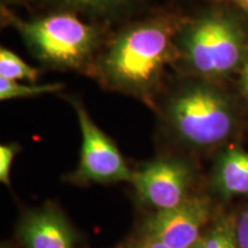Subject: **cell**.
Returning a JSON list of instances; mask_svg holds the SVG:
<instances>
[{
    "label": "cell",
    "mask_w": 248,
    "mask_h": 248,
    "mask_svg": "<svg viewBox=\"0 0 248 248\" xmlns=\"http://www.w3.org/2000/svg\"><path fill=\"white\" fill-rule=\"evenodd\" d=\"M33 0H0L1 7L6 8L12 7V6H27Z\"/></svg>",
    "instance_id": "18"
},
{
    "label": "cell",
    "mask_w": 248,
    "mask_h": 248,
    "mask_svg": "<svg viewBox=\"0 0 248 248\" xmlns=\"http://www.w3.org/2000/svg\"><path fill=\"white\" fill-rule=\"evenodd\" d=\"M1 248H9V247H7V246H2Z\"/></svg>",
    "instance_id": "20"
},
{
    "label": "cell",
    "mask_w": 248,
    "mask_h": 248,
    "mask_svg": "<svg viewBox=\"0 0 248 248\" xmlns=\"http://www.w3.org/2000/svg\"><path fill=\"white\" fill-rule=\"evenodd\" d=\"M232 1H233L240 9H243L244 12L248 13V0H232Z\"/></svg>",
    "instance_id": "19"
},
{
    "label": "cell",
    "mask_w": 248,
    "mask_h": 248,
    "mask_svg": "<svg viewBox=\"0 0 248 248\" xmlns=\"http://www.w3.org/2000/svg\"><path fill=\"white\" fill-rule=\"evenodd\" d=\"M213 185L223 198L248 195V151L233 146L216 161Z\"/></svg>",
    "instance_id": "9"
},
{
    "label": "cell",
    "mask_w": 248,
    "mask_h": 248,
    "mask_svg": "<svg viewBox=\"0 0 248 248\" xmlns=\"http://www.w3.org/2000/svg\"><path fill=\"white\" fill-rule=\"evenodd\" d=\"M185 20L162 12L125 24L105 39L88 75L104 88L152 101L167 68L175 66L176 36Z\"/></svg>",
    "instance_id": "1"
},
{
    "label": "cell",
    "mask_w": 248,
    "mask_h": 248,
    "mask_svg": "<svg viewBox=\"0 0 248 248\" xmlns=\"http://www.w3.org/2000/svg\"><path fill=\"white\" fill-rule=\"evenodd\" d=\"M237 239L240 248H248V207L237 218Z\"/></svg>",
    "instance_id": "15"
},
{
    "label": "cell",
    "mask_w": 248,
    "mask_h": 248,
    "mask_svg": "<svg viewBox=\"0 0 248 248\" xmlns=\"http://www.w3.org/2000/svg\"><path fill=\"white\" fill-rule=\"evenodd\" d=\"M63 89L61 83H46V84H24L18 80H12L0 77V99L11 100V99L30 98L37 95L55 93Z\"/></svg>",
    "instance_id": "12"
},
{
    "label": "cell",
    "mask_w": 248,
    "mask_h": 248,
    "mask_svg": "<svg viewBox=\"0 0 248 248\" xmlns=\"http://www.w3.org/2000/svg\"><path fill=\"white\" fill-rule=\"evenodd\" d=\"M53 11L70 12L88 16L102 26L133 13L142 0H42Z\"/></svg>",
    "instance_id": "10"
},
{
    "label": "cell",
    "mask_w": 248,
    "mask_h": 248,
    "mask_svg": "<svg viewBox=\"0 0 248 248\" xmlns=\"http://www.w3.org/2000/svg\"><path fill=\"white\" fill-rule=\"evenodd\" d=\"M243 89L248 100V53L243 64Z\"/></svg>",
    "instance_id": "17"
},
{
    "label": "cell",
    "mask_w": 248,
    "mask_h": 248,
    "mask_svg": "<svg viewBox=\"0 0 248 248\" xmlns=\"http://www.w3.org/2000/svg\"><path fill=\"white\" fill-rule=\"evenodd\" d=\"M82 133L78 168L74 177L79 182H131L132 172L111 139L93 122L82 102L71 99Z\"/></svg>",
    "instance_id": "5"
},
{
    "label": "cell",
    "mask_w": 248,
    "mask_h": 248,
    "mask_svg": "<svg viewBox=\"0 0 248 248\" xmlns=\"http://www.w3.org/2000/svg\"><path fill=\"white\" fill-rule=\"evenodd\" d=\"M163 116L172 135L193 148L222 144L235 126L233 106L225 93L212 80L188 76L166 99Z\"/></svg>",
    "instance_id": "4"
},
{
    "label": "cell",
    "mask_w": 248,
    "mask_h": 248,
    "mask_svg": "<svg viewBox=\"0 0 248 248\" xmlns=\"http://www.w3.org/2000/svg\"><path fill=\"white\" fill-rule=\"evenodd\" d=\"M175 67L179 74L215 82L226 78L247 57V32L234 14L210 11L186 18L176 36Z\"/></svg>",
    "instance_id": "2"
},
{
    "label": "cell",
    "mask_w": 248,
    "mask_h": 248,
    "mask_svg": "<svg viewBox=\"0 0 248 248\" xmlns=\"http://www.w3.org/2000/svg\"><path fill=\"white\" fill-rule=\"evenodd\" d=\"M128 248H170L167 245H164L161 241L154 239V238L148 237V235L142 234L141 239L136 241L135 244H132L131 246Z\"/></svg>",
    "instance_id": "16"
},
{
    "label": "cell",
    "mask_w": 248,
    "mask_h": 248,
    "mask_svg": "<svg viewBox=\"0 0 248 248\" xmlns=\"http://www.w3.org/2000/svg\"><path fill=\"white\" fill-rule=\"evenodd\" d=\"M18 150L20 146L16 144H6L0 146V181L5 185H9L11 167Z\"/></svg>",
    "instance_id": "14"
},
{
    "label": "cell",
    "mask_w": 248,
    "mask_h": 248,
    "mask_svg": "<svg viewBox=\"0 0 248 248\" xmlns=\"http://www.w3.org/2000/svg\"><path fill=\"white\" fill-rule=\"evenodd\" d=\"M212 217L208 198L187 197L178 206L157 209L145 219L142 234L154 238L170 248H191L201 237Z\"/></svg>",
    "instance_id": "6"
},
{
    "label": "cell",
    "mask_w": 248,
    "mask_h": 248,
    "mask_svg": "<svg viewBox=\"0 0 248 248\" xmlns=\"http://www.w3.org/2000/svg\"><path fill=\"white\" fill-rule=\"evenodd\" d=\"M39 74V69L28 64L16 53L5 47L0 48V77L12 80L24 79L35 83Z\"/></svg>",
    "instance_id": "13"
},
{
    "label": "cell",
    "mask_w": 248,
    "mask_h": 248,
    "mask_svg": "<svg viewBox=\"0 0 248 248\" xmlns=\"http://www.w3.org/2000/svg\"><path fill=\"white\" fill-rule=\"evenodd\" d=\"M1 21L20 33L30 53L52 69L89 73L106 37V26L86 23L70 12L52 11L22 20L1 7Z\"/></svg>",
    "instance_id": "3"
},
{
    "label": "cell",
    "mask_w": 248,
    "mask_h": 248,
    "mask_svg": "<svg viewBox=\"0 0 248 248\" xmlns=\"http://www.w3.org/2000/svg\"><path fill=\"white\" fill-rule=\"evenodd\" d=\"M191 248H240L237 239V218L233 215L219 217Z\"/></svg>",
    "instance_id": "11"
},
{
    "label": "cell",
    "mask_w": 248,
    "mask_h": 248,
    "mask_svg": "<svg viewBox=\"0 0 248 248\" xmlns=\"http://www.w3.org/2000/svg\"><path fill=\"white\" fill-rule=\"evenodd\" d=\"M191 178L192 170L187 162L164 157L151 161L133 171L130 183L144 202L156 209H168L187 198Z\"/></svg>",
    "instance_id": "7"
},
{
    "label": "cell",
    "mask_w": 248,
    "mask_h": 248,
    "mask_svg": "<svg viewBox=\"0 0 248 248\" xmlns=\"http://www.w3.org/2000/svg\"><path fill=\"white\" fill-rule=\"evenodd\" d=\"M18 237L27 248H74L76 240L66 217L52 207L24 216Z\"/></svg>",
    "instance_id": "8"
}]
</instances>
